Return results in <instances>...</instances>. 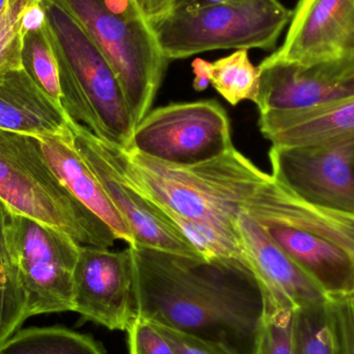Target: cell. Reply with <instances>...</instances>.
<instances>
[{
    "label": "cell",
    "mask_w": 354,
    "mask_h": 354,
    "mask_svg": "<svg viewBox=\"0 0 354 354\" xmlns=\"http://www.w3.org/2000/svg\"><path fill=\"white\" fill-rule=\"evenodd\" d=\"M138 319L226 354H255L266 297L247 262L129 245Z\"/></svg>",
    "instance_id": "6da1fadb"
},
{
    "label": "cell",
    "mask_w": 354,
    "mask_h": 354,
    "mask_svg": "<svg viewBox=\"0 0 354 354\" xmlns=\"http://www.w3.org/2000/svg\"><path fill=\"white\" fill-rule=\"evenodd\" d=\"M103 145L122 176L151 203L241 243L237 218L268 174L235 147L207 163L176 167Z\"/></svg>",
    "instance_id": "7a4b0ae2"
},
{
    "label": "cell",
    "mask_w": 354,
    "mask_h": 354,
    "mask_svg": "<svg viewBox=\"0 0 354 354\" xmlns=\"http://www.w3.org/2000/svg\"><path fill=\"white\" fill-rule=\"evenodd\" d=\"M243 212L328 297L354 295V218L307 203L270 174Z\"/></svg>",
    "instance_id": "3957f363"
},
{
    "label": "cell",
    "mask_w": 354,
    "mask_h": 354,
    "mask_svg": "<svg viewBox=\"0 0 354 354\" xmlns=\"http://www.w3.org/2000/svg\"><path fill=\"white\" fill-rule=\"evenodd\" d=\"M41 2L57 58L66 116L103 142L128 149L136 126L113 70L68 12L51 0Z\"/></svg>",
    "instance_id": "277c9868"
},
{
    "label": "cell",
    "mask_w": 354,
    "mask_h": 354,
    "mask_svg": "<svg viewBox=\"0 0 354 354\" xmlns=\"http://www.w3.org/2000/svg\"><path fill=\"white\" fill-rule=\"evenodd\" d=\"M84 29L111 66L135 126L151 111L169 60L138 0H51Z\"/></svg>",
    "instance_id": "5b68a950"
},
{
    "label": "cell",
    "mask_w": 354,
    "mask_h": 354,
    "mask_svg": "<svg viewBox=\"0 0 354 354\" xmlns=\"http://www.w3.org/2000/svg\"><path fill=\"white\" fill-rule=\"evenodd\" d=\"M0 199L12 212L57 229L80 245L109 249L118 241L58 178L37 137L0 130Z\"/></svg>",
    "instance_id": "8992f818"
},
{
    "label": "cell",
    "mask_w": 354,
    "mask_h": 354,
    "mask_svg": "<svg viewBox=\"0 0 354 354\" xmlns=\"http://www.w3.org/2000/svg\"><path fill=\"white\" fill-rule=\"evenodd\" d=\"M291 16L279 0H237L168 8L149 22L170 62L216 50L274 49Z\"/></svg>",
    "instance_id": "52a82bcc"
},
{
    "label": "cell",
    "mask_w": 354,
    "mask_h": 354,
    "mask_svg": "<svg viewBox=\"0 0 354 354\" xmlns=\"http://www.w3.org/2000/svg\"><path fill=\"white\" fill-rule=\"evenodd\" d=\"M10 241L26 297V319L74 312V274L81 245L66 233L14 212Z\"/></svg>",
    "instance_id": "ba28073f"
},
{
    "label": "cell",
    "mask_w": 354,
    "mask_h": 354,
    "mask_svg": "<svg viewBox=\"0 0 354 354\" xmlns=\"http://www.w3.org/2000/svg\"><path fill=\"white\" fill-rule=\"evenodd\" d=\"M234 147L230 122L216 101L171 104L149 111L135 127L128 149L176 167L218 159Z\"/></svg>",
    "instance_id": "9c48e42d"
},
{
    "label": "cell",
    "mask_w": 354,
    "mask_h": 354,
    "mask_svg": "<svg viewBox=\"0 0 354 354\" xmlns=\"http://www.w3.org/2000/svg\"><path fill=\"white\" fill-rule=\"evenodd\" d=\"M272 176L307 203L354 218V139L270 151Z\"/></svg>",
    "instance_id": "30bf717a"
},
{
    "label": "cell",
    "mask_w": 354,
    "mask_h": 354,
    "mask_svg": "<svg viewBox=\"0 0 354 354\" xmlns=\"http://www.w3.org/2000/svg\"><path fill=\"white\" fill-rule=\"evenodd\" d=\"M260 114L315 109L354 99V53L311 64L272 55L258 66Z\"/></svg>",
    "instance_id": "8fae6325"
},
{
    "label": "cell",
    "mask_w": 354,
    "mask_h": 354,
    "mask_svg": "<svg viewBox=\"0 0 354 354\" xmlns=\"http://www.w3.org/2000/svg\"><path fill=\"white\" fill-rule=\"evenodd\" d=\"M70 129L79 155L93 170L114 207L132 231L135 245L203 258L157 206L127 180L99 138L72 120Z\"/></svg>",
    "instance_id": "7c38bea8"
},
{
    "label": "cell",
    "mask_w": 354,
    "mask_h": 354,
    "mask_svg": "<svg viewBox=\"0 0 354 354\" xmlns=\"http://www.w3.org/2000/svg\"><path fill=\"white\" fill-rule=\"evenodd\" d=\"M74 312L111 330H126L137 315L129 250L81 245L74 274Z\"/></svg>",
    "instance_id": "4fadbf2b"
},
{
    "label": "cell",
    "mask_w": 354,
    "mask_h": 354,
    "mask_svg": "<svg viewBox=\"0 0 354 354\" xmlns=\"http://www.w3.org/2000/svg\"><path fill=\"white\" fill-rule=\"evenodd\" d=\"M354 53V0H299L284 43L272 55L311 64Z\"/></svg>",
    "instance_id": "5bb4252c"
},
{
    "label": "cell",
    "mask_w": 354,
    "mask_h": 354,
    "mask_svg": "<svg viewBox=\"0 0 354 354\" xmlns=\"http://www.w3.org/2000/svg\"><path fill=\"white\" fill-rule=\"evenodd\" d=\"M237 231L248 263L266 299L297 310L330 299L251 216L245 212L239 214Z\"/></svg>",
    "instance_id": "9a60e30c"
},
{
    "label": "cell",
    "mask_w": 354,
    "mask_h": 354,
    "mask_svg": "<svg viewBox=\"0 0 354 354\" xmlns=\"http://www.w3.org/2000/svg\"><path fill=\"white\" fill-rule=\"evenodd\" d=\"M264 138L276 147H308L354 139V99L293 112L260 114Z\"/></svg>",
    "instance_id": "2e32d148"
},
{
    "label": "cell",
    "mask_w": 354,
    "mask_h": 354,
    "mask_svg": "<svg viewBox=\"0 0 354 354\" xmlns=\"http://www.w3.org/2000/svg\"><path fill=\"white\" fill-rule=\"evenodd\" d=\"M0 130L58 136L70 131V120L22 68L0 79Z\"/></svg>",
    "instance_id": "e0dca14e"
},
{
    "label": "cell",
    "mask_w": 354,
    "mask_h": 354,
    "mask_svg": "<svg viewBox=\"0 0 354 354\" xmlns=\"http://www.w3.org/2000/svg\"><path fill=\"white\" fill-rule=\"evenodd\" d=\"M39 140L48 163L73 196L108 225L116 239L134 245L132 231L75 147L71 129L66 134L43 137Z\"/></svg>",
    "instance_id": "ac0fdd59"
},
{
    "label": "cell",
    "mask_w": 354,
    "mask_h": 354,
    "mask_svg": "<svg viewBox=\"0 0 354 354\" xmlns=\"http://www.w3.org/2000/svg\"><path fill=\"white\" fill-rule=\"evenodd\" d=\"M0 354H106L88 335L64 326H31L17 330L0 345Z\"/></svg>",
    "instance_id": "d6986e66"
},
{
    "label": "cell",
    "mask_w": 354,
    "mask_h": 354,
    "mask_svg": "<svg viewBox=\"0 0 354 354\" xmlns=\"http://www.w3.org/2000/svg\"><path fill=\"white\" fill-rule=\"evenodd\" d=\"M12 210L0 199V345L26 322V297L12 257L10 225Z\"/></svg>",
    "instance_id": "ffe728a7"
},
{
    "label": "cell",
    "mask_w": 354,
    "mask_h": 354,
    "mask_svg": "<svg viewBox=\"0 0 354 354\" xmlns=\"http://www.w3.org/2000/svg\"><path fill=\"white\" fill-rule=\"evenodd\" d=\"M22 66L35 84L62 108L59 70L48 19L41 26L23 32Z\"/></svg>",
    "instance_id": "44dd1931"
},
{
    "label": "cell",
    "mask_w": 354,
    "mask_h": 354,
    "mask_svg": "<svg viewBox=\"0 0 354 354\" xmlns=\"http://www.w3.org/2000/svg\"><path fill=\"white\" fill-rule=\"evenodd\" d=\"M210 84L232 106L249 100L256 103L259 70L249 58V50H237L212 64Z\"/></svg>",
    "instance_id": "7402d4cb"
},
{
    "label": "cell",
    "mask_w": 354,
    "mask_h": 354,
    "mask_svg": "<svg viewBox=\"0 0 354 354\" xmlns=\"http://www.w3.org/2000/svg\"><path fill=\"white\" fill-rule=\"evenodd\" d=\"M293 354H337L330 299L295 310Z\"/></svg>",
    "instance_id": "603a6c76"
},
{
    "label": "cell",
    "mask_w": 354,
    "mask_h": 354,
    "mask_svg": "<svg viewBox=\"0 0 354 354\" xmlns=\"http://www.w3.org/2000/svg\"><path fill=\"white\" fill-rule=\"evenodd\" d=\"M41 0H12L0 14V79L22 70L23 18Z\"/></svg>",
    "instance_id": "cb8c5ba5"
},
{
    "label": "cell",
    "mask_w": 354,
    "mask_h": 354,
    "mask_svg": "<svg viewBox=\"0 0 354 354\" xmlns=\"http://www.w3.org/2000/svg\"><path fill=\"white\" fill-rule=\"evenodd\" d=\"M295 310L266 299V313L255 354L295 353Z\"/></svg>",
    "instance_id": "d4e9b609"
},
{
    "label": "cell",
    "mask_w": 354,
    "mask_h": 354,
    "mask_svg": "<svg viewBox=\"0 0 354 354\" xmlns=\"http://www.w3.org/2000/svg\"><path fill=\"white\" fill-rule=\"evenodd\" d=\"M337 354H354V295L330 297Z\"/></svg>",
    "instance_id": "484cf974"
},
{
    "label": "cell",
    "mask_w": 354,
    "mask_h": 354,
    "mask_svg": "<svg viewBox=\"0 0 354 354\" xmlns=\"http://www.w3.org/2000/svg\"><path fill=\"white\" fill-rule=\"evenodd\" d=\"M128 334L130 354H177L169 341L145 320L137 318Z\"/></svg>",
    "instance_id": "4316f807"
},
{
    "label": "cell",
    "mask_w": 354,
    "mask_h": 354,
    "mask_svg": "<svg viewBox=\"0 0 354 354\" xmlns=\"http://www.w3.org/2000/svg\"><path fill=\"white\" fill-rule=\"evenodd\" d=\"M155 326V324H153ZM157 330L169 341L177 354H226L212 345L194 337L181 334L171 328L155 326Z\"/></svg>",
    "instance_id": "83f0119b"
},
{
    "label": "cell",
    "mask_w": 354,
    "mask_h": 354,
    "mask_svg": "<svg viewBox=\"0 0 354 354\" xmlns=\"http://www.w3.org/2000/svg\"><path fill=\"white\" fill-rule=\"evenodd\" d=\"M195 79L193 86L197 91H203L209 86L210 74H212V64L206 60L197 58L192 64Z\"/></svg>",
    "instance_id": "f1b7e54d"
},
{
    "label": "cell",
    "mask_w": 354,
    "mask_h": 354,
    "mask_svg": "<svg viewBox=\"0 0 354 354\" xmlns=\"http://www.w3.org/2000/svg\"><path fill=\"white\" fill-rule=\"evenodd\" d=\"M174 1L176 0H138L149 20L165 12Z\"/></svg>",
    "instance_id": "f546056e"
},
{
    "label": "cell",
    "mask_w": 354,
    "mask_h": 354,
    "mask_svg": "<svg viewBox=\"0 0 354 354\" xmlns=\"http://www.w3.org/2000/svg\"><path fill=\"white\" fill-rule=\"evenodd\" d=\"M233 1H237V0H176L169 8L194 10V8H204V6H214V4L228 3V2Z\"/></svg>",
    "instance_id": "4dcf8cb0"
},
{
    "label": "cell",
    "mask_w": 354,
    "mask_h": 354,
    "mask_svg": "<svg viewBox=\"0 0 354 354\" xmlns=\"http://www.w3.org/2000/svg\"><path fill=\"white\" fill-rule=\"evenodd\" d=\"M12 1V0H0V14L6 10V6Z\"/></svg>",
    "instance_id": "1f68e13d"
}]
</instances>
